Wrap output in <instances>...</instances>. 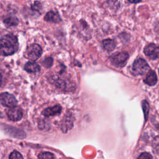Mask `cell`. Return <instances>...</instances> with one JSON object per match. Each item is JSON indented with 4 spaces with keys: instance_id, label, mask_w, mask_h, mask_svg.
I'll return each instance as SVG.
<instances>
[{
    "instance_id": "cell-1",
    "label": "cell",
    "mask_w": 159,
    "mask_h": 159,
    "mask_svg": "<svg viewBox=\"0 0 159 159\" xmlns=\"http://www.w3.org/2000/svg\"><path fill=\"white\" fill-rule=\"evenodd\" d=\"M17 39L12 34H8L0 39V55H10L14 53L18 48Z\"/></svg>"
},
{
    "instance_id": "cell-2",
    "label": "cell",
    "mask_w": 159,
    "mask_h": 159,
    "mask_svg": "<svg viewBox=\"0 0 159 159\" xmlns=\"http://www.w3.org/2000/svg\"><path fill=\"white\" fill-rule=\"evenodd\" d=\"M129 58V55L126 52H121L113 54L109 59L111 63L116 67L124 66Z\"/></svg>"
},
{
    "instance_id": "cell-3",
    "label": "cell",
    "mask_w": 159,
    "mask_h": 159,
    "mask_svg": "<svg viewBox=\"0 0 159 159\" xmlns=\"http://www.w3.org/2000/svg\"><path fill=\"white\" fill-rule=\"evenodd\" d=\"M42 53V50L41 47L37 43H34L27 47L25 52V55L29 59L32 61H35L41 56Z\"/></svg>"
},
{
    "instance_id": "cell-4",
    "label": "cell",
    "mask_w": 159,
    "mask_h": 159,
    "mask_svg": "<svg viewBox=\"0 0 159 159\" xmlns=\"http://www.w3.org/2000/svg\"><path fill=\"white\" fill-rule=\"evenodd\" d=\"M149 68V65L147 61L142 58H138L135 60L132 65V70L137 75H143L148 71Z\"/></svg>"
},
{
    "instance_id": "cell-5",
    "label": "cell",
    "mask_w": 159,
    "mask_h": 159,
    "mask_svg": "<svg viewBox=\"0 0 159 159\" xmlns=\"http://www.w3.org/2000/svg\"><path fill=\"white\" fill-rule=\"evenodd\" d=\"M0 102L4 106L11 108L15 107L17 104L15 97L8 93H2L0 94Z\"/></svg>"
},
{
    "instance_id": "cell-6",
    "label": "cell",
    "mask_w": 159,
    "mask_h": 159,
    "mask_svg": "<svg viewBox=\"0 0 159 159\" xmlns=\"http://www.w3.org/2000/svg\"><path fill=\"white\" fill-rule=\"evenodd\" d=\"M144 53L150 58L156 60L159 58V46L150 43L144 48Z\"/></svg>"
},
{
    "instance_id": "cell-7",
    "label": "cell",
    "mask_w": 159,
    "mask_h": 159,
    "mask_svg": "<svg viewBox=\"0 0 159 159\" xmlns=\"http://www.w3.org/2000/svg\"><path fill=\"white\" fill-rule=\"evenodd\" d=\"M22 111L20 107H13L10 108L7 112V116L8 118L12 121H17L21 119L22 117Z\"/></svg>"
},
{
    "instance_id": "cell-8",
    "label": "cell",
    "mask_w": 159,
    "mask_h": 159,
    "mask_svg": "<svg viewBox=\"0 0 159 159\" xmlns=\"http://www.w3.org/2000/svg\"><path fill=\"white\" fill-rule=\"evenodd\" d=\"M61 107L60 105H56L53 107L46 108L42 112L43 115H44L46 117L49 116H53L59 114L61 112Z\"/></svg>"
},
{
    "instance_id": "cell-9",
    "label": "cell",
    "mask_w": 159,
    "mask_h": 159,
    "mask_svg": "<svg viewBox=\"0 0 159 159\" xmlns=\"http://www.w3.org/2000/svg\"><path fill=\"white\" fill-rule=\"evenodd\" d=\"M44 19L46 21L55 23H58L61 21V19L58 14L54 11H50L47 12L45 16L44 17Z\"/></svg>"
},
{
    "instance_id": "cell-10",
    "label": "cell",
    "mask_w": 159,
    "mask_h": 159,
    "mask_svg": "<svg viewBox=\"0 0 159 159\" xmlns=\"http://www.w3.org/2000/svg\"><path fill=\"white\" fill-rule=\"evenodd\" d=\"M144 82L149 86L155 85L157 82V78L155 72L152 70L150 71L144 80Z\"/></svg>"
},
{
    "instance_id": "cell-11",
    "label": "cell",
    "mask_w": 159,
    "mask_h": 159,
    "mask_svg": "<svg viewBox=\"0 0 159 159\" xmlns=\"http://www.w3.org/2000/svg\"><path fill=\"white\" fill-rule=\"evenodd\" d=\"M25 70L29 73H36L40 71V68L38 64L29 61L25 65Z\"/></svg>"
},
{
    "instance_id": "cell-12",
    "label": "cell",
    "mask_w": 159,
    "mask_h": 159,
    "mask_svg": "<svg viewBox=\"0 0 159 159\" xmlns=\"http://www.w3.org/2000/svg\"><path fill=\"white\" fill-rule=\"evenodd\" d=\"M102 47L104 50L110 52L114 49L116 47V43L113 40L105 39L102 42Z\"/></svg>"
},
{
    "instance_id": "cell-13",
    "label": "cell",
    "mask_w": 159,
    "mask_h": 159,
    "mask_svg": "<svg viewBox=\"0 0 159 159\" xmlns=\"http://www.w3.org/2000/svg\"><path fill=\"white\" fill-rule=\"evenodd\" d=\"M4 23L7 27H12L16 25L17 24L18 20L16 17H9L4 20Z\"/></svg>"
},
{
    "instance_id": "cell-14",
    "label": "cell",
    "mask_w": 159,
    "mask_h": 159,
    "mask_svg": "<svg viewBox=\"0 0 159 159\" xmlns=\"http://www.w3.org/2000/svg\"><path fill=\"white\" fill-rule=\"evenodd\" d=\"M39 159H55V156L50 152H42L38 155Z\"/></svg>"
},
{
    "instance_id": "cell-15",
    "label": "cell",
    "mask_w": 159,
    "mask_h": 159,
    "mask_svg": "<svg viewBox=\"0 0 159 159\" xmlns=\"http://www.w3.org/2000/svg\"><path fill=\"white\" fill-rule=\"evenodd\" d=\"M142 108H143V113H144L145 119V120H147V117H148V111H149V105H148V102L147 101L143 100L142 101Z\"/></svg>"
},
{
    "instance_id": "cell-16",
    "label": "cell",
    "mask_w": 159,
    "mask_h": 159,
    "mask_svg": "<svg viewBox=\"0 0 159 159\" xmlns=\"http://www.w3.org/2000/svg\"><path fill=\"white\" fill-rule=\"evenodd\" d=\"M9 159H23V157L19 152L14 150L10 154Z\"/></svg>"
},
{
    "instance_id": "cell-17",
    "label": "cell",
    "mask_w": 159,
    "mask_h": 159,
    "mask_svg": "<svg viewBox=\"0 0 159 159\" xmlns=\"http://www.w3.org/2000/svg\"><path fill=\"white\" fill-rule=\"evenodd\" d=\"M42 63L44 66L47 67H50L52 66L53 63V59L51 57H47L43 60V61H42Z\"/></svg>"
},
{
    "instance_id": "cell-18",
    "label": "cell",
    "mask_w": 159,
    "mask_h": 159,
    "mask_svg": "<svg viewBox=\"0 0 159 159\" xmlns=\"http://www.w3.org/2000/svg\"><path fill=\"white\" fill-rule=\"evenodd\" d=\"M137 159H152V157L149 153L143 152L139 156Z\"/></svg>"
},
{
    "instance_id": "cell-19",
    "label": "cell",
    "mask_w": 159,
    "mask_h": 159,
    "mask_svg": "<svg viewBox=\"0 0 159 159\" xmlns=\"http://www.w3.org/2000/svg\"><path fill=\"white\" fill-rule=\"evenodd\" d=\"M41 7H42V5H41V4H40L39 2H38V1L35 2L32 4V9L34 10V11H40V10L41 9Z\"/></svg>"
},
{
    "instance_id": "cell-20",
    "label": "cell",
    "mask_w": 159,
    "mask_h": 159,
    "mask_svg": "<svg viewBox=\"0 0 159 159\" xmlns=\"http://www.w3.org/2000/svg\"><path fill=\"white\" fill-rule=\"evenodd\" d=\"M2 75L0 74V86H1V83H2Z\"/></svg>"
},
{
    "instance_id": "cell-21",
    "label": "cell",
    "mask_w": 159,
    "mask_h": 159,
    "mask_svg": "<svg viewBox=\"0 0 159 159\" xmlns=\"http://www.w3.org/2000/svg\"><path fill=\"white\" fill-rule=\"evenodd\" d=\"M0 117H3V116H2V114L0 112Z\"/></svg>"
},
{
    "instance_id": "cell-22",
    "label": "cell",
    "mask_w": 159,
    "mask_h": 159,
    "mask_svg": "<svg viewBox=\"0 0 159 159\" xmlns=\"http://www.w3.org/2000/svg\"><path fill=\"white\" fill-rule=\"evenodd\" d=\"M158 73H159V71H158Z\"/></svg>"
}]
</instances>
